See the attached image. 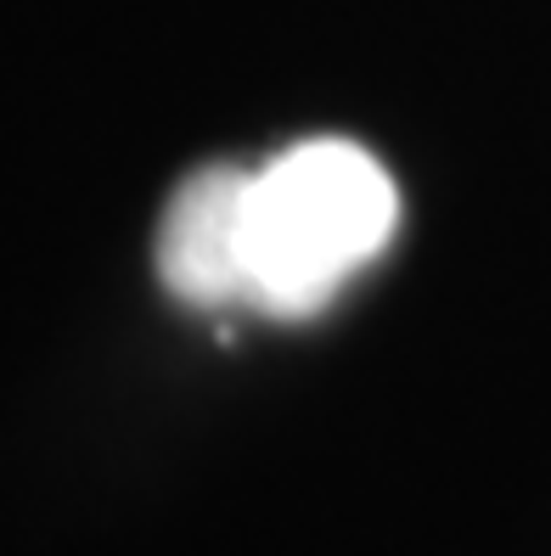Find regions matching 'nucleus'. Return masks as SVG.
Wrapping results in <instances>:
<instances>
[{"mask_svg":"<svg viewBox=\"0 0 551 556\" xmlns=\"http://www.w3.org/2000/svg\"><path fill=\"white\" fill-rule=\"evenodd\" d=\"M400 225V191L354 141L315 136L253 169L248 186V304L304 320L366 270Z\"/></svg>","mask_w":551,"mask_h":556,"instance_id":"f257e3e1","label":"nucleus"},{"mask_svg":"<svg viewBox=\"0 0 551 556\" xmlns=\"http://www.w3.org/2000/svg\"><path fill=\"white\" fill-rule=\"evenodd\" d=\"M248 186L253 175L237 163H209L191 169L164 203L152 265L180 304H248Z\"/></svg>","mask_w":551,"mask_h":556,"instance_id":"f03ea898","label":"nucleus"}]
</instances>
